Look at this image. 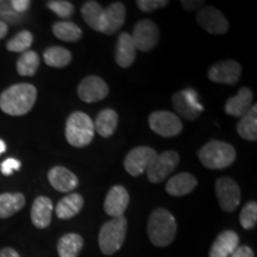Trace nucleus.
I'll use <instances>...</instances> for the list:
<instances>
[{
	"label": "nucleus",
	"mask_w": 257,
	"mask_h": 257,
	"mask_svg": "<svg viewBox=\"0 0 257 257\" xmlns=\"http://www.w3.org/2000/svg\"><path fill=\"white\" fill-rule=\"evenodd\" d=\"M37 99V89L31 83H16L0 94V108L6 114L24 115L31 111Z\"/></svg>",
	"instance_id": "nucleus-1"
},
{
	"label": "nucleus",
	"mask_w": 257,
	"mask_h": 257,
	"mask_svg": "<svg viewBox=\"0 0 257 257\" xmlns=\"http://www.w3.org/2000/svg\"><path fill=\"white\" fill-rule=\"evenodd\" d=\"M148 236L155 246H168L173 242L178 231L174 216L166 208H156L148 220Z\"/></svg>",
	"instance_id": "nucleus-2"
},
{
	"label": "nucleus",
	"mask_w": 257,
	"mask_h": 257,
	"mask_svg": "<svg viewBox=\"0 0 257 257\" xmlns=\"http://www.w3.org/2000/svg\"><path fill=\"white\" fill-rule=\"evenodd\" d=\"M201 165L208 169H225L236 160V150L230 143L212 140L198 152Z\"/></svg>",
	"instance_id": "nucleus-3"
},
{
	"label": "nucleus",
	"mask_w": 257,
	"mask_h": 257,
	"mask_svg": "<svg viewBox=\"0 0 257 257\" xmlns=\"http://www.w3.org/2000/svg\"><path fill=\"white\" fill-rule=\"evenodd\" d=\"M94 124L88 114L73 112L66 123V138L72 147L83 148L92 143L94 138Z\"/></svg>",
	"instance_id": "nucleus-4"
},
{
	"label": "nucleus",
	"mask_w": 257,
	"mask_h": 257,
	"mask_svg": "<svg viewBox=\"0 0 257 257\" xmlns=\"http://www.w3.org/2000/svg\"><path fill=\"white\" fill-rule=\"evenodd\" d=\"M127 231V220L124 216L106 221L99 231V248L104 255H113L121 248Z\"/></svg>",
	"instance_id": "nucleus-5"
},
{
	"label": "nucleus",
	"mask_w": 257,
	"mask_h": 257,
	"mask_svg": "<svg viewBox=\"0 0 257 257\" xmlns=\"http://www.w3.org/2000/svg\"><path fill=\"white\" fill-rule=\"evenodd\" d=\"M180 156L176 152L167 150L155 157L149 168L147 169V175L150 182L159 184L162 182L170 173L175 170L179 165Z\"/></svg>",
	"instance_id": "nucleus-6"
},
{
	"label": "nucleus",
	"mask_w": 257,
	"mask_h": 257,
	"mask_svg": "<svg viewBox=\"0 0 257 257\" xmlns=\"http://www.w3.org/2000/svg\"><path fill=\"white\" fill-rule=\"evenodd\" d=\"M149 125L154 133L162 137H175L182 131V123L178 115L169 111L153 112Z\"/></svg>",
	"instance_id": "nucleus-7"
},
{
	"label": "nucleus",
	"mask_w": 257,
	"mask_h": 257,
	"mask_svg": "<svg viewBox=\"0 0 257 257\" xmlns=\"http://www.w3.org/2000/svg\"><path fill=\"white\" fill-rule=\"evenodd\" d=\"M157 156V153L150 147H136L125 157V170L131 176H138L147 172L153 161Z\"/></svg>",
	"instance_id": "nucleus-8"
},
{
	"label": "nucleus",
	"mask_w": 257,
	"mask_h": 257,
	"mask_svg": "<svg viewBox=\"0 0 257 257\" xmlns=\"http://www.w3.org/2000/svg\"><path fill=\"white\" fill-rule=\"evenodd\" d=\"M216 194L219 206L225 212H233L240 204V188L230 178H220L216 182Z\"/></svg>",
	"instance_id": "nucleus-9"
},
{
	"label": "nucleus",
	"mask_w": 257,
	"mask_h": 257,
	"mask_svg": "<svg viewBox=\"0 0 257 257\" xmlns=\"http://www.w3.org/2000/svg\"><path fill=\"white\" fill-rule=\"evenodd\" d=\"M133 41L137 50L149 51L155 48L160 40V30L157 25L149 19H143L135 25L133 35Z\"/></svg>",
	"instance_id": "nucleus-10"
},
{
	"label": "nucleus",
	"mask_w": 257,
	"mask_h": 257,
	"mask_svg": "<svg viewBox=\"0 0 257 257\" xmlns=\"http://www.w3.org/2000/svg\"><path fill=\"white\" fill-rule=\"evenodd\" d=\"M197 22L200 27L212 35H224L229 30V22L219 10L213 6H204L197 14Z\"/></svg>",
	"instance_id": "nucleus-11"
},
{
	"label": "nucleus",
	"mask_w": 257,
	"mask_h": 257,
	"mask_svg": "<svg viewBox=\"0 0 257 257\" xmlns=\"http://www.w3.org/2000/svg\"><path fill=\"white\" fill-rule=\"evenodd\" d=\"M242 74V67L234 60L219 61L214 63L208 70V78L211 81L224 85H233L238 81Z\"/></svg>",
	"instance_id": "nucleus-12"
},
{
	"label": "nucleus",
	"mask_w": 257,
	"mask_h": 257,
	"mask_svg": "<svg viewBox=\"0 0 257 257\" xmlns=\"http://www.w3.org/2000/svg\"><path fill=\"white\" fill-rule=\"evenodd\" d=\"M107 83L96 75H89L80 82L78 87V95L85 102L100 101L108 95Z\"/></svg>",
	"instance_id": "nucleus-13"
},
{
	"label": "nucleus",
	"mask_w": 257,
	"mask_h": 257,
	"mask_svg": "<svg viewBox=\"0 0 257 257\" xmlns=\"http://www.w3.org/2000/svg\"><path fill=\"white\" fill-rule=\"evenodd\" d=\"M125 6L121 3H112L104 9L100 21V32L105 35H113L123 27L125 22Z\"/></svg>",
	"instance_id": "nucleus-14"
},
{
	"label": "nucleus",
	"mask_w": 257,
	"mask_h": 257,
	"mask_svg": "<svg viewBox=\"0 0 257 257\" xmlns=\"http://www.w3.org/2000/svg\"><path fill=\"white\" fill-rule=\"evenodd\" d=\"M128 202H130V197L126 188L120 185L113 186L105 198L104 210L108 216L113 218L120 217L126 211Z\"/></svg>",
	"instance_id": "nucleus-15"
},
{
	"label": "nucleus",
	"mask_w": 257,
	"mask_h": 257,
	"mask_svg": "<svg viewBox=\"0 0 257 257\" xmlns=\"http://www.w3.org/2000/svg\"><path fill=\"white\" fill-rule=\"evenodd\" d=\"M48 180L50 185L61 193L72 192L79 185L78 176L62 166L53 167L48 173Z\"/></svg>",
	"instance_id": "nucleus-16"
},
{
	"label": "nucleus",
	"mask_w": 257,
	"mask_h": 257,
	"mask_svg": "<svg viewBox=\"0 0 257 257\" xmlns=\"http://www.w3.org/2000/svg\"><path fill=\"white\" fill-rule=\"evenodd\" d=\"M136 47L130 34L123 32L119 35L115 47V62L121 68H128L133 66L136 59Z\"/></svg>",
	"instance_id": "nucleus-17"
},
{
	"label": "nucleus",
	"mask_w": 257,
	"mask_h": 257,
	"mask_svg": "<svg viewBox=\"0 0 257 257\" xmlns=\"http://www.w3.org/2000/svg\"><path fill=\"white\" fill-rule=\"evenodd\" d=\"M253 94L248 87H242L237 95L231 96L225 104V112L232 117H243L251 108Z\"/></svg>",
	"instance_id": "nucleus-18"
},
{
	"label": "nucleus",
	"mask_w": 257,
	"mask_h": 257,
	"mask_svg": "<svg viewBox=\"0 0 257 257\" xmlns=\"http://www.w3.org/2000/svg\"><path fill=\"white\" fill-rule=\"evenodd\" d=\"M238 245V234L231 230L223 231L212 244L210 257H230Z\"/></svg>",
	"instance_id": "nucleus-19"
},
{
	"label": "nucleus",
	"mask_w": 257,
	"mask_h": 257,
	"mask_svg": "<svg viewBox=\"0 0 257 257\" xmlns=\"http://www.w3.org/2000/svg\"><path fill=\"white\" fill-rule=\"evenodd\" d=\"M53 201L48 197L35 199L31 207V221L37 229H46L51 223L53 214Z\"/></svg>",
	"instance_id": "nucleus-20"
},
{
	"label": "nucleus",
	"mask_w": 257,
	"mask_h": 257,
	"mask_svg": "<svg viewBox=\"0 0 257 257\" xmlns=\"http://www.w3.org/2000/svg\"><path fill=\"white\" fill-rule=\"evenodd\" d=\"M198 181L195 176L189 173H179L170 178L166 185V191L172 197H182L188 194L197 187Z\"/></svg>",
	"instance_id": "nucleus-21"
},
{
	"label": "nucleus",
	"mask_w": 257,
	"mask_h": 257,
	"mask_svg": "<svg viewBox=\"0 0 257 257\" xmlns=\"http://www.w3.org/2000/svg\"><path fill=\"white\" fill-rule=\"evenodd\" d=\"M83 207V198L79 193H70L69 195L61 199L56 205L55 212L60 219H70L79 214Z\"/></svg>",
	"instance_id": "nucleus-22"
},
{
	"label": "nucleus",
	"mask_w": 257,
	"mask_h": 257,
	"mask_svg": "<svg viewBox=\"0 0 257 257\" xmlns=\"http://www.w3.org/2000/svg\"><path fill=\"white\" fill-rule=\"evenodd\" d=\"M93 124L94 130L101 137H111L118 126V113L112 108H105L99 112Z\"/></svg>",
	"instance_id": "nucleus-23"
},
{
	"label": "nucleus",
	"mask_w": 257,
	"mask_h": 257,
	"mask_svg": "<svg viewBox=\"0 0 257 257\" xmlns=\"http://www.w3.org/2000/svg\"><path fill=\"white\" fill-rule=\"evenodd\" d=\"M237 133L243 140L255 142L257 140V105L253 104L252 107L240 117L239 123L237 124Z\"/></svg>",
	"instance_id": "nucleus-24"
},
{
	"label": "nucleus",
	"mask_w": 257,
	"mask_h": 257,
	"mask_svg": "<svg viewBox=\"0 0 257 257\" xmlns=\"http://www.w3.org/2000/svg\"><path fill=\"white\" fill-rule=\"evenodd\" d=\"M25 205L22 193H3L0 194V218L5 219L21 211Z\"/></svg>",
	"instance_id": "nucleus-25"
},
{
	"label": "nucleus",
	"mask_w": 257,
	"mask_h": 257,
	"mask_svg": "<svg viewBox=\"0 0 257 257\" xmlns=\"http://www.w3.org/2000/svg\"><path fill=\"white\" fill-rule=\"evenodd\" d=\"M83 248V239L78 233H66L57 243L60 257H78Z\"/></svg>",
	"instance_id": "nucleus-26"
},
{
	"label": "nucleus",
	"mask_w": 257,
	"mask_h": 257,
	"mask_svg": "<svg viewBox=\"0 0 257 257\" xmlns=\"http://www.w3.org/2000/svg\"><path fill=\"white\" fill-rule=\"evenodd\" d=\"M44 62L54 68H63L72 62V53L62 47H50L43 54Z\"/></svg>",
	"instance_id": "nucleus-27"
},
{
	"label": "nucleus",
	"mask_w": 257,
	"mask_h": 257,
	"mask_svg": "<svg viewBox=\"0 0 257 257\" xmlns=\"http://www.w3.org/2000/svg\"><path fill=\"white\" fill-rule=\"evenodd\" d=\"M53 34L64 42H76L82 37V31L73 22H57L53 25Z\"/></svg>",
	"instance_id": "nucleus-28"
},
{
	"label": "nucleus",
	"mask_w": 257,
	"mask_h": 257,
	"mask_svg": "<svg viewBox=\"0 0 257 257\" xmlns=\"http://www.w3.org/2000/svg\"><path fill=\"white\" fill-rule=\"evenodd\" d=\"M104 9L101 8V5L96 2H86L81 8V15L83 21L86 22V24L89 28H92L93 30L99 31L100 30V21Z\"/></svg>",
	"instance_id": "nucleus-29"
},
{
	"label": "nucleus",
	"mask_w": 257,
	"mask_h": 257,
	"mask_svg": "<svg viewBox=\"0 0 257 257\" xmlns=\"http://www.w3.org/2000/svg\"><path fill=\"white\" fill-rule=\"evenodd\" d=\"M38 67H40V56L36 51H25L17 61V72L22 76H34Z\"/></svg>",
	"instance_id": "nucleus-30"
},
{
	"label": "nucleus",
	"mask_w": 257,
	"mask_h": 257,
	"mask_svg": "<svg viewBox=\"0 0 257 257\" xmlns=\"http://www.w3.org/2000/svg\"><path fill=\"white\" fill-rule=\"evenodd\" d=\"M32 42H34V36H32L31 32L23 30L18 32L12 40L8 42L6 48H8L9 51H12V53H25L31 47Z\"/></svg>",
	"instance_id": "nucleus-31"
},
{
	"label": "nucleus",
	"mask_w": 257,
	"mask_h": 257,
	"mask_svg": "<svg viewBox=\"0 0 257 257\" xmlns=\"http://www.w3.org/2000/svg\"><path fill=\"white\" fill-rule=\"evenodd\" d=\"M173 106L176 111L179 112V114L181 117L186 118L188 120H194L200 115V112H198L195 108H193L189 102L186 100V98L182 94V92L180 91L178 93H175L173 95Z\"/></svg>",
	"instance_id": "nucleus-32"
},
{
	"label": "nucleus",
	"mask_w": 257,
	"mask_h": 257,
	"mask_svg": "<svg viewBox=\"0 0 257 257\" xmlns=\"http://www.w3.org/2000/svg\"><path fill=\"white\" fill-rule=\"evenodd\" d=\"M239 221L240 225L245 230H251L256 226L257 223V204L255 201L248 202L242 208L239 214Z\"/></svg>",
	"instance_id": "nucleus-33"
},
{
	"label": "nucleus",
	"mask_w": 257,
	"mask_h": 257,
	"mask_svg": "<svg viewBox=\"0 0 257 257\" xmlns=\"http://www.w3.org/2000/svg\"><path fill=\"white\" fill-rule=\"evenodd\" d=\"M48 9L51 10L61 18H69L74 14V5L66 0H53L47 3Z\"/></svg>",
	"instance_id": "nucleus-34"
},
{
	"label": "nucleus",
	"mask_w": 257,
	"mask_h": 257,
	"mask_svg": "<svg viewBox=\"0 0 257 257\" xmlns=\"http://www.w3.org/2000/svg\"><path fill=\"white\" fill-rule=\"evenodd\" d=\"M136 4L141 11L152 12L157 9L166 8L169 4V2H167V0H138Z\"/></svg>",
	"instance_id": "nucleus-35"
},
{
	"label": "nucleus",
	"mask_w": 257,
	"mask_h": 257,
	"mask_svg": "<svg viewBox=\"0 0 257 257\" xmlns=\"http://www.w3.org/2000/svg\"><path fill=\"white\" fill-rule=\"evenodd\" d=\"M21 168V161L14 159V157H9L0 166V172L5 176H10L14 174V172H17Z\"/></svg>",
	"instance_id": "nucleus-36"
},
{
	"label": "nucleus",
	"mask_w": 257,
	"mask_h": 257,
	"mask_svg": "<svg viewBox=\"0 0 257 257\" xmlns=\"http://www.w3.org/2000/svg\"><path fill=\"white\" fill-rule=\"evenodd\" d=\"M182 94L186 98V100L189 102V105L192 106L193 108H195L198 112H201L204 111V106L200 104V101H199L198 99V93L194 91V89L192 88H187V89H182Z\"/></svg>",
	"instance_id": "nucleus-37"
},
{
	"label": "nucleus",
	"mask_w": 257,
	"mask_h": 257,
	"mask_svg": "<svg viewBox=\"0 0 257 257\" xmlns=\"http://www.w3.org/2000/svg\"><path fill=\"white\" fill-rule=\"evenodd\" d=\"M230 257H255V255L248 245H238Z\"/></svg>",
	"instance_id": "nucleus-38"
},
{
	"label": "nucleus",
	"mask_w": 257,
	"mask_h": 257,
	"mask_svg": "<svg viewBox=\"0 0 257 257\" xmlns=\"http://www.w3.org/2000/svg\"><path fill=\"white\" fill-rule=\"evenodd\" d=\"M30 5L31 2H29V0H14V2H11L12 9H14L17 14H23V12H25L29 8H30Z\"/></svg>",
	"instance_id": "nucleus-39"
},
{
	"label": "nucleus",
	"mask_w": 257,
	"mask_h": 257,
	"mask_svg": "<svg viewBox=\"0 0 257 257\" xmlns=\"http://www.w3.org/2000/svg\"><path fill=\"white\" fill-rule=\"evenodd\" d=\"M181 4L184 6L185 10L193 11V10L200 8V6L204 4V2H181Z\"/></svg>",
	"instance_id": "nucleus-40"
},
{
	"label": "nucleus",
	"mask_w": 257,
	"mask_h": 257,
	"mask_svg": "<svg viewBox=\"0 0 257 257\" xmlns=\"http://www.w3.org/2000/svg\"><path fill=\"white\" fill-rule=\"evenodd\" d=\"M0 257H21L19 253L12 248H5L0 250Z\"/></svg>",
	"instance_id": "nucleus-41"
},
{
	"label": "nucleus",
	"mask_w": 257,
	"mask_h": 257,
	"mask_svg": "<svg viewBox=\"0 0 257 257\" xmlns=\"http://www.w3.org/2000/svg\"><path fill=\"white\" fill-rule=\"evenodd\" d=\"M8 30H9L8 24H6L5 22L0 21V40H3V38L8 35Z\"/></svg>",
	"instance_id": "nucleus-42"
},
{
	"label": "nucleus",
	"mask_w": 257,
	"mask_h": 257,
	"mask_svg": "<svg viewBox=\"0 0 257 257\" xmlns=\"http://www.w3.org/2000/svg\"><path fill=\"white\" fill-rule=\"evenodd\" d=\"M6 152V143L3 140H0V155Z\"/></svg>",
	"instance_id": "nucleus-43"
}]
</instances>
